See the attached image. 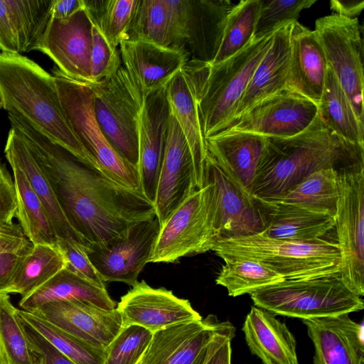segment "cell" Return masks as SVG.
<instances>
[{"label":"cell","instance_id":"30bf717a","mask_svg":"<svg viewBox=\"0 0 364 364\" xmlns=\"http://www.w3.org/2000/svg\"><path fill=\"white\" fill-rule=\"evenodd\" d=\"M314 31L328 68L346 93L358 119L364 125V44L358 18L327 15L316 21Z\"/></svg>","mask_w":364,"mask_h":364},{"label":"cell","instance_id":"9f6ffc18","mask_svg":"<svg viewBox=\"0 0 364 364\" xmlns=\"http://www.w3.org/2000/svg\"><path fill=\"white\" fill-rule=\"evenodd\" d=\"M0 364H9V362L7 359L6 355L1 350H0ZM36 364H41L38 360H37Z\"/></svg>","mask_w":364,"mask_h":364},{"label":"cell","instance_id":"ac0fdd59","mask_svg":"<svg viewBox=\"0 0 364 364\" xmlns=\"http://www.w3.org/2000/svg\"><path fill=\"white\" fill-rule=\"evenodd\" d=\"M223 324L209 315L161 329L153 333L139 364H204L210 344Z\"/></svg>","mask_w":364,"mask_h":364},{"label":"cell","instance_id":"74e56055","mask_svg":"<svg viewBox=\"0 0 364 364\" xmlns=\"http://www.w3.org/2000/svg\"><path fill=\"white\" fill-rule=\"evenodd\" d=\"M215 279L224 287L230 296L236 297L252 292L285 279L281 275L252 259L229 257Z\"/></svg>","mask_w":364,"mask_h":364},{"label":"cell","instance_id":"277c9868","mask_svg":"<svg viewBox=\"0 0 364 364\" xmlns=\"http://www.w3.org/2000/svg\"><path fill=\"white\" fill-rule=\"evenodd\" d=\"M273 33L252 38L242 50L218 64L196 59L186 64L205 139L225 129L233 120L251 76L270 46Z\"/></svg>","mask_w":364,"mask_h":364},{"label":"cell","instance_id":"816d5d0a","mask_svg":"<svg viewBox=\"0 0 364 364\" xmlns=\"http://www.w3.org/2000/svg\"><path fill=\"white\" fill-rule=\"evenodd\" d=\"M31 243L19 224L13 223L0 228V255L18 252Z\"/></svg>","mask_w":364,"mask_h":364},{"label":"cell","instance_id":"cb8c5ba5","mask_svg":"<svg viewBox=\"0 0 364 364\" xmlns=\"http://www.w3.org/2000/svg\"><path fill=\"white\" fill-rule=\"evenodd\" d=\"M327 69L326 56L315 31L298 21L292 22L287 88L318 105Z\"/></svg>","mask_w":364,"mask_h":364},{"label":"cell","instance_id":"4dcf8cb0","mask_svg":"<svg viewBox=\"0 0 364 364\" xmlns=\"http://www.w3.org/2000/svg\"><path fill=\"white\" fill-rule=\"evenodd\" d=\"M234 6L230 0L188 1V44L196 55L194 59L213 60Z\"/></svg>","mask_w":364,"mask_h":364},{"label":"cell","instance_id":"e0dca14e","mask_svg":"<svg viewBox=\"0 0 364 364\" xmlns=\"http://www.w3.org/2000/svg\"><path fill=\"white\" fill-rule=\"evenodd\" d=\"M116 309L122 327L137 325L153 333L176 323L202 319L188 300L165 288H153L144 280L121 297Z\"/></svg>","mask_w":364,"mask_h":364},{"label":"cell","instance_id":"f35d334b","mask_svg":"<svg viewBox=\"0 0 364 364\" xmlns=\"http://www.w3.org/2000/svg\"><path fill=\"white\" fill-rule=\"evenodd\" d=\"M18 314L75 364H104L107 348L77 338L35 314L18 309Z\"/></svg>","mask_w":364,"mask_h":364},{"label":"cell","instance_id":"52a82bcc","mask_svg":"<svg viewBox=\"0 0 364 364\" xmlns=\"http://www.w3.org/2000/svg\"><path fill=\"white\" fill-rule=\"evenodd\" d=\"M53 77L67 122L100 171L121 186L141 191L138 170L115 151L98 124L90 85L70 78L59 70L54 71Z\"/></svg>","mask_w":364,"mask_h":364},{"label":"cell","instance_id":"f5cc1de1","mask_svg":"<svg viewBox=\"0 0 364 364\" xmlns=\"http://www.w3.org/2000/svg\"><path fill=\"white\" fill-rule=\"evenodd\" d=\"M0 50L19 54L17 38L5 0H0Z\"/></svg>","mask_w":364,"mask_h":364},{"label":"cell","instance_id":"44dd1931","mask_svg":"<svg viewBox=\"0 0 364 364\" xmlns=\"http://www.w3.org/2000/svg\"><path fill=\"white\" fill-rule=\"evenodd\" d=\"M301 321L314 346V364H364L363 323L348 314Z\"/></svg>","mask_w":364,"mask_h":364},{"label":"cell","instance_id":"6f0895ef","mask_svg":"<svg viewBox=\"0 0 364 364\" xmlns=\"http://www.w3.org/2000/svg\"><path fill=\"white\" fill-rule=\"evenodd\" d=\"M4 108V99L1 93V90L0 88V109Z\"/></svg>","mask_w":364,"mask_h":364},{"label":"cell","instance_id":"2e32d148","mask_svg":"<svg viewBox=\"0 0 364 364\" xmlns=\"http://www.w3.org/2000/svg\"><path fill=\"white\" fill-rule=\"evenodd\" d=\"M196 190L198 188L190 148L178 124L171 114L154 203L161 227Z\"/></svg>","mask_w":364,"mask_h":364},{"label":"cell","instance_id":"9a60e30c","mask_svg":"<svg viewBox=\"0 0 364 364\" xmlns=\"http://www.w3.org/2000/svg\"><path fill=\"white\" fill-rule=\"evenodd\" d=\"M92 26L85 7L65 18H52L38 50L52 59L68 77L92 84Z\"/></svg>","mask_w":364,"mask_h":364},{"label":"cell","instance_id":"680465c9","mask_svg":"<svg viewBox=\"0 0 364 364\" xmlns=\"http://www.w3.org/2000/svg\"><path fill=\"white\" fill-rule=\"evenodd\" d=\"M4 166H1L0 165V177L2 176L3 174V172H4Z\"/></svg>","mask_w":364,"mask_h":364},{"label":"cell","instance_id":"8fae6325","mask_svg":"<svg viewBox=\"0 0 364 364\" xmlns=\"http://www.w3.org/2000/svg\"><path fill=\"white\" fill-rule=\"evenodd\" d=\"M216 238L212 189L205 183L161 227L149 262L173 263L204 253L211 250Z\"/></svg>","mask_w":364,"mask_h":364},{"label":"cell","instance_id":"4fadbf2b","mask_svg":"<svg viewBox=\"0 0 364 364\" xmlns=\"http://www.w3.org/2000/svg\"><path fill=\"white\" fill-rule=\"evenodd\" d=\"M212 189L213 225L217 238H230L260 233L264 223L251 193L208 153L204 183Z\"/></svg>","mask_w":364,"mask_h":364},{"label":"cell","instance_id":"c3c4849f","mask_svg":"<svg viewBox=\"0 0 364 364\" xmlns=\"http://www.w3.org/2000/svg\"><path fill=\"white\" fill-rule=\"evenodd\" d=\"M235 331V327L231 323L224 322L210 344L204 364H231V341Z\"/></svg>","mask_w":364,"mask_h":364},{"label":"cell","instance_id":"ab89813d","mask_svg":"<svg viewBox=\"0 0 364 364\" xmlns=\"http://www.w3.org/2000/svg\"><path fill=\"white\" fill-rule=\"evenodd\" d=\"M93 23L114 48L129 38L139 0L85 1Z\"/></svg>","mask_w":364,"mask_h":364},{"label":"cell","instance_id":"7bdbcfd3","mask_svg":"<svg viewBox=\"0 0 364 364\" xmlns=\"http://www.w3.org/2000/svg\"><path fill=\"white\" fill-rule=\"evenodd\" d=\"M153 333L137 326L122 327L107 348L104 364H139Z\"/></svg>","mask_w":364,"mask_h":364},{"label":"cell","instance_id":"6da1fadb","mask_svg":"<svg viewBox=\"0 0 364 364\" xmlns=\"http://www.w3.org/2000/svg\"><path fill=\"white\" fill-rule=\"evenodd\" d=\"M8 116L85 246L104 243L133 225L156 216L154 203L141 191L115 183L21 117Z\"/></svg>","mask_w":364,"mask_h":364},{"label":"cell","instance_id":"484cf974","mask_svg":"<svg viewBox=\"0 0 364 364\" xmlns=\"http://www.w3.org/2000/svg\"><path fill=\"white\" fill-rule=\"evenodd\" d=\"M291 23L274 32L270 46L255 69L232 122L254 105L287 89Z\"/></svg>","mask_w":364,"mask_h":364},{"label":"cell","instance_id":"11a10c76","mask_svg":"<svg viewBox=\"0 0 364 364\" xmlns=\"http://www.w3.org/2000/svg\"><path fill=\"white\" fill-rule=\"evenodd\" d=\"M85 7V0H55L52 18H65Z\"/></svg>","mask_w":364,"mask_h":364},{"label":"cell","instance_id":"5b68a950","mask_svg":"<svg viewBox=\"0 0 364 364\" xmlns=\"http://www.w3.org/2000/svg\"><path fill=\"white\" fill-rule=\"evenodd\" d=\"M211 250L223 259L239 257L257 262L285 279L339 274L341 254L336 242L321 239L302 242L279 240L260 233L218 238Z\"/></svg>","mask_w":364,"mask_h":364},{"label":"cell","instance_id":"7402d4cb","mask_svg":"<svg viewBox=\"0 0 364 364\" xmlns=\"http://www.w3.org/2000/svg\"><path fill=\"white\" fill-rule=\"evenodd\" d=\"M124 69L144 95L161 90L184 68L186 52L132 38L119 44Z\"/></svg>","mask_w":364,"mask_h":364},{"label":"cell","instance_id":"681fc988","mask_svg":"<svg viewBox=\"0 0 364 364\" xmlns=\"http://www.w3.org/2000/svg\"><path fill=\"white\" fill-rule=\"evenodd\" d=\"M16 213V197L14 180L4 167L0 177V228L12 224Z\"/></svg>","mask_w":364,"mask_h":364},{"label":"cell","instance_id":"8d00e7d4","mask_svg":"<svg viewBox=\"0 0 364 364\" xmlns=\"http://www.w3.org/2000/svg\"><path fill=\"white\" fill-rule=\"evenodd\" d=\"M338 198V171L322 168L309 175L282 196L269 200L294 203L334 215Z\"/></svg>","mask_w":364,"mask_h":364},{"label":"cell","instance_id":"1f68e13d","mask_svg":"<svg viewBox=\"0 0 364 364\" xmlns=\"http://www.w3.org/2000/svg\"><path fill=\"white\" fill-rule=\"evenodd\" d=\"M73 300L86 302L105 310L116 309V303L102 289L64 267L42 286L21 298V310L32 312L42 305L55 301Z\"/></svg>","mask_w":364,"mask_h":364},{"label":"cell","instance_id":"b9f144b4","mask_svg":"<svg viewBox=\"0 0 364 364\" xmlns=\"http://www.w3.org/2000/svg\"><path fill=\"white\" fill-rule=\"evenodd\" d=\"M9 294H0V350L9 364H36Z\"/></svg>","mask_w":364,"mask_h":364},{"label":"cell","instance_id":"603a6c76","mask_svg":"<svg viewBox=\"0 0 364 364\" xmlns=\"http://www.w3.org/2000/svg\"><path fill=\"white\" fill-rule=\"evenodd\" d=\"M254 198L264 223L260 234L266 237L295 242H314L321 240L334 228V215L330 213L280 200Z\"/></svg>","mask_w":364,"mask_h":364},{"label":"cell","instance_id":"83f0119b","mask_svg":"<svg viewBox=\"0 0 364 364\" xmlns=\"http://www.w3.org/2000/svg\"><path fill=\"white\" fill-rule=\"evenodd\" d=\"M132 38L186 51L187 39L178 1L139 0L129 32Z\"/></svg>","mask_w":364,"mask_h":364},{"label":"cell","instance_id":"e575fe53","mask_svg":"<svg viewBox=\"0 0 364 364\" xmlns=\"http://www.w3.org/2000/svg\"><path fill=\"white\" fill-rule=\"evenodd\" d=\"M55 0H5L19 54L38 50L49 23Z\"/></svg>","mask_w":364,"mask_h":364},{"label":"cell","instance_id":"f546056e","mask_svg":"<svg viewBox=\"0 0 364 364\" xmlns=\"http://www.w3.org/2000/svg\"><path fill=\"white\" fill-rule=\"evenodd\" d=\"M4 153L9 164L16 165L24 173L31 188L42 203L58 240L71 239L85 246L83 240L68 223L50 186L24 141L12 127L8 134Z\"/></svg>","mask_w":364,"mask_h":364},{"label":"cell","instance_id":"91938a15","mask_svg":"<svg viewBox=\"0 0 364 364\" xmlns=\"http://www.w3.org/2000/svg\"><path fill=\"white\" fill-rule=\"evenodd\" d=\"M1 51V50H0Z\"/></svg>","mask_w":364,"mask_h":364},{"label":"cell","instance_id":"ba28073f","mask_svg":"<svg viewBox=\"0 0 364 364\" xmlns=\"http://www.w3.org/2000/svg\"><path fill=\"white\" fill-rule=\"evenodd\" d=\"M90 86L94 113L103 134L115 151L138 170L143 93L122 67L110 78Z\"/></svg>","mask_w":364,"mask_h":364},{"label":"cell","instance_id":"f6af8a7d","mask_svg":"<svg viewBox=\"0 0 364 364\" xmlns=\"http://www.w3.org/2000/svg\"><path fill=\"white\" fill-rule=\"evenodd\" d=\"M90 63L92 84L110 78L122 67L117 48L109 44L94 23L92 31Z\"/></svg>","mask_w":364,"mask_h":364},{"label":"cell","instance_id":"d6986e66","mask_svg":"<svg viewBox=\"0 0 364 364\" xmlns=\"http://www.w3.org/2000/svg\"><path fill=\"white\" fill-rule=\"evenodd\" d=\"M171 112L166 87L144 95L139 129L138 172L145 197L154 203Z\"/></svg>","mask_w":364,"mask_h":364},{"label":"cell","instance_id":"836d02e7","mask_svg":"<svg viewBox=\"0 0 364 364\" xmlns=\"http://www.w3.org/2000/svg\"><path fill=\"white\" fill-rule=\"evenodd\" d=\"M9 164L13 171L16 190V218L23 234L33 245L56 246L58 238L42 203L24 173L16 165Z\"/></svg>","mask_w":364,"mask_h":364},{"label":"cell","instance_id":"60d3db41","mask_svg":"<svg viewBox=\"0 0 364 364\" xmlns=\"http://www.w3.org/2000/svg\"><path fill=\"white\" fill-rule=\"evenodd\" d=\"M260 0H242L228 15L218 50L210 63L215 65L234 55L252 40Z\"/></svg>","mask_w":364,"mask_h":364},{"label":"cell","instance_id":"7a4b0ae2","mask_svg":"<svg viewBox=\"0 0 364 364\" xmlns=\"http://www.w3.org/2000/svg\"><path fill=\"white\" fill-rule=\"evenodd\" d=\"M359 164H364V144L331 133L318 114L296 135L267 138L252 194L262 199L276 198L316 171H338Z\"/></svg>","mask_w":364,"mask_h":364},{"label":"cell","instance_id":"8992f818","mask_svg":"<svg viewBox=\"0 0 364 364\" xmlns=\"http://www.w3.org/2000/svg\"><path fill=\"white\" fill-rule=\"evenodd\" d=\"M255 306L272 314L301 320L350 314L363 309L361 297L353 293L339 274L284 279L250 294Z\"/></svg>","mask_w":364,"mask_h":364},{"label":"cell","instance_id":"9c48e42d","mask_svg":"<svg viewBox=\"0 0 364 364\" xmlns=\"http://www.w3.org/2000/svg\"><path fill=\"white\" fill-rule=\"evenodd\" d=\"M334 213L341 259L339 277L355 294H364V164L338 171Z\"/></svg>","mask_w":364,"mask_h":364},{"label":"cell","instance_id":"5bb4252c","mask_svg":"<svg viewBox=\"0 0 364 364\" xmlns=\"http://www.w3.org/2000/svg\"><path fill=\"white\" fill-rule=\"evenodd\" d=\"M317 115L316 103L285 89L252 106L223 131L244 132L266 138L290 137L305 130Z\"/></svg>","mask_w":364,"mask_h":364},{"label":"cell","instance_id":"d590c367","mask_svg":"<svg viewBox=\"0 0 364 364\" xmlns=\"http://www.w3.org/2000/svg\"><path fill=\"white\" fill-rule=\"evenodd\" d=\"M64 267L65 261L57 245H33L14 274L9 294L26 297Z\"/></svg>","mask_w":364,"mask_h":364},{"label":"cell","instance_id":"3957f363","mask_svg":"<svg viewBox=\"0 0 364 364\" xmlns=\"http://www.w3.org/2000/svg\"><path fill=\"white\" fill-rule=\"evenodd\" d=\"M0 88L8 114L21 117L80 161L100 171L67 122L53 75L23 55L0 52Z\"/></svg>","mask_w":364,"mask_h":364},{"label":"cell","instance_id":"7dc6e473","mask_svg":"<svg viewBox=\"0 0 364 364\" xmlns=\"http://www.w3.org/2000/svg\"><path fill=\"white\" fill-rule=\"evenodd\" d=\"M17 315L30 348L41 364H75L23 320L18 312Z\"/></svg>","mask_w":364,"mask_h":364},{"label":"cell","instance_id":"f907efd6","mask_svg":"<svg viewBox=\"0 0 364 364\" xmlns=\"http://www.w3.org/2000/svg\"><path fill=\"white\" fill-rule=\"evenodd\" d=\"M33 245L31 243L18 252L0 255V294H9V289L14 274L24 257L32 249Z\"/></svg>","mask_w":364,"mask_h":364},{"label":"cell","instance_id":"4316f807","mask_svg":"<svg viewBox=\"0 0 364 364\" xmlns=\"http://www.w3.org/2000/svg\"><path fill=\"white\" fill-rule=\"evenodd\" d=\"M242 330L250 352L263 364H299L294 336L272 313L252 306Z\"/></svg>","mask_w":364,"mask_h":364},{"label":"cell","instance_id":"ffe728a7","mask_svg":"<svg viewBox=\"0 0 364 364\" xmlns=\"http://www.w3.org/2000/svg\"><path fill=\"white\" fill-rule=\"evenodd\" d=\"M90 344L107 348L122 327L120 314L89 303L61 300L31 312Z\"/></svg>","mask_w":364,"mask_h":364},{"label":"cell","instance_id":"7c38bea8","mask_svg":"<svg viewBox=\"0 0 364 364\" xmlns=\"http://www.w3.org/2000/svg\"><path fill=\"white\" fill-rule=\"evenodd\" d=\"M160 229L155 216L133 225L124 234L104 243L84 246L85 250L104 282L133 286L150 261Z\"/></svg>","mask_w":364,"mask_h":364},{"label":"cell","instance_id":"d6a6232c","mask_svg":"<svg viewBox=\"0 0 364 364\" xmlns=\"http://www.w3.org/2000/svg\"><path fill=\"white\" fill-rule=\"evenodd\" d=\"M318 114L327 129L354 144H364V125L353 109L332 71L328 68Z\"/></svg>","mask_w":364,"mask_h":364},{"label":"cell","instance_id":"f1b7e54d","mask_svg":"<svg viewBox=\"0 0 364 364\" xmlns=\"http://www.w3.org/2000/svg\"><path fill=\"white\" fill-rule=\"evenodd\" d=\"M166 91L171 114L178 124L190 148L197 186L200 189L204 186V166L208 151L194 89L184 68L167 85Z\"/></svg>","mask_w":364,"mask_h":364},{"label":"cell","instance_id":"db71d44e","mask_svg":"<svg viewBox=\"0 0 364 364\" xmlns=\"http://www.w3.org/2000/svg\"><path fill=\"white\" fill-rule=\"evenodd\" d=\"M363 8V0H331L330 1V9L333 14L348 18H357Z\"/></svg>","mask_w":364,"mask_h":364},{"label":"cell","instance_id":"ee69618b","mask_svg":"<svg viewBox=\"0 0 364 364\" xmlns=\"http://www.w3.org/2000/svg\"><path fill=\"white\" fill-rule=\"evenodd\" d=\"M317 0H260L259 12L253 36L258 39L280 27L297 21L301 12Z\"/></svg>","mask_w":364,"mask_h":364},{"label":"cell","instance_id":"d4e9b609","mask_svg":"<svg viewBox=\"0 0 364 364\" xmlns=\"http://www.w3.org/2000/svg\"><path fill=\"white\" fill-rule=\"evenodd\" d=\"M266 137L237 131H223L205 139L208 153L252 193Z\"/></svg>","mask_w":364,"mask_h":364},{"label":"cell","instance_id":"bcb514c9","mask_svg":"<svg viewBox=\"0 0 364 364\" xmlns=\"http://www.w3.org/2000/svg\"><path fill=\"white\" fill-rule=\"evenodd\" d=\"M56 245L65 259L67 269L99 287L106 289L105 282L92 264L82 245L69 239L58 240Z\"/></svg>","mask_w":364,"mask_h":364}]
</instances>
